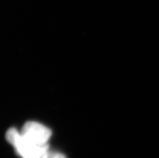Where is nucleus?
I'll use <instances>...</instances> for the list:
<instances>
[{
  "label": "nucleus",
  "mask_w": 159,
  "mask_h": 158,
  "mask_svg": "<svg viewBox=\"0 0 159 158\" xmlns=\"http://www.w3.org/2000/svg\"><path fill=\"white\" fill-rule=\"evenodd\" d=\"M6 139L23 158H41L48 150V144H38L32 142L24 137L16 128H10L7 132Z\"/></svg>",
  "instance_id": "nucleus-1"
},
{
  "label": "nucleus",
  "mask_w": 159,
  "mask_h": 158,
  "mask_svg": "<svg viewBox=\"0 0 159 158\" xmlns=\"http://www.w3.org/2000/svg\"><path fill=\"white\" fill-rule=\"evenodd\" d=\"M24 137L38 144H47L52 132L49 128L37 122L30 121L24 124L22 129Z\"/></svg>",
  "instance_id": "nucleus-2"
},
{
  "label": "nucleus",
  "mask_w": 159,
  "mask_h": 158,
  "mask_svg": "<svg viewBox=\"0 0 159 158\" xmlns=\"http://www.w3.org/2000/svg\"><path fill=\"white\" fill-rule=\"evenodd\" d=\"M41 158H66L64 155H62L61 153H59V152H49V151H47L42 156Z\"/></svg>",
  "instance_id": "nucleus-3"
}]
</instances>
